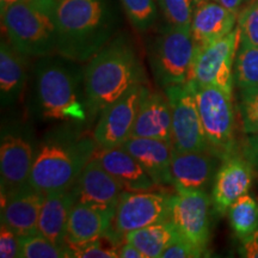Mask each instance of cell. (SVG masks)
Wrapping results in <instances>:
<instances>
[{
    "instance_id": "1",
    "label": "cell",
    "mask_w": 258,
    "mask_h": 258,
    "mask_svg": "<svg viewBox=\"0 0 258 258\" xmlns=\"http://www.w3.org/2000/svg\"><path fill=\"white\" fill-rule=\"evenodd\" d=\"M56 54L88 62L117 36L120 15L114 0H56Z\"/></svg>"
},
{
    "instance_id": "2",
    "label": "cell",
    "mask_w": 258,
    "mask_h": 258,
    "mask_svg": "<svg viewBox=\"0 0 258 258\" xmlns=\"http://www.w3.org/2000/svg\"><path fill=\"white\" fill-rule=\"evenodd\" d=\"M84 69L88 123L98 120L106 106L138 84H146V72L125 35H117Z\"/></svg>"
},
{
    "instance_id": "3",
    "label": "cell",
    "mask_w": 258,
    "mask_h": 258,
    "mask_svg": "<svg viewBox=\"0 0 258 258\" xmlns=\"http://www.w3.org/2000/svg\"><path fill=\"white\" fill-rule=\"evenodd\" d=\"M34 109L43 121L88 122L84 69L66 57H38L34 67Z\"/></svg>"
},
{
    "instance_id": "4",
    "label": "cell",
    "mask_w": 258,
    "mask_h": 258,
    "mask_svg": "<svg viewBox=\"0 0 258 258\" xmlns=\"http://www.w3.org/2000/svg\"><path fill=\"white\" fill-rule=\"evenodd\" d=\"M77 125L50 132L37 147L29 184L43 195L72 188L98 148Z\"/></svg>"
},
{
    "instance_id": "5",
    "label": "cell",
    "mask_w": 258,
    "mask_h": 258,
    "mask_svg": "<svg viewBox=\"0 0 258 258\" xmlns=\"http://www.w3.org/2000/svg\"><path fill=\"white\" fill-rule=\"evenodd\" d=\"M2 24L8 40L24 55L56 54V0H19L3 12Z\"/></svg>"
},
{
    "instance_id": "6",
    "label": "cell",
    "mask_w": 258,
    "mask_h": 258,
    "mask_svg": "<svg viewBox=\"0 0 258 258\" xmlns=\"http://www.w3.org/2000/svg\"><path fill=\"white\" fill-rule=\"evenodd\" d=\"M198 44L191 29L167 24L151 49V69L161 88L184 84L189 80Z\"/></svg>"
},
{
    "instance_id": "7",
    "label": "cell",
    "mask_w": 258,
    "mask_h": 258,
    "mask_svg": "<svg viewBox=\"0 0 258 258\" xmlns=\"http://www.w3.org/2000/svg\"><path fill=\"white\" fill-rule=\"evenodd\" d=\"M194 89L209 150L222 159L232 156L235 146L233 95L217 86L194 84Z\"/></svg>"
},
{
    "instance_id": "8",
    "label": "cell",
    "mask_w": 258,
    "mask_h": 258,
    "mask_svg": "<svg viewBox=\"0 0 258 258\" xmlns=\"http://www.w3.org/2000/svg\"><path fill=\"white\" fill-rule=\"evenodd\" d=\"M240 42L239 28L206 47L196 50L189 80L198 86H217L232 95L233 66Z\"/></svg>"
},
{
    "instance_id": "9",
    "label": "cell",
    "mask_w": 258,
    "mask_h": 258,
    "mask_svg": "<svg viewBox=\"0 0 258 258\" xmlns=\"http://www.w3.org/2000/svg\"><path fill=\"white\" fill-rule=\"evenodd\" d=\"M172 108V146L176 152L211 151L200 116L192 82L164 88ZM212 152V151H211Z\"/></svg>"
},
{
    "instance_id": "10",
    "label": "cell",
    "mask_w": 258,
    "mask_h": 258,
    "mask_svg": "<svg viewBox=\"0 0 258 258\" xmlns=\"http://www.w3.org/2000/svg\"><path fill=\"white\" fill-rule=\"evenodd\" d=\"M172 195L164 192L131 191L121 194L109 231L124 240L129 232L169 220Z\"/></svg>"
},
{
    "instance_id": "11",
    "label": "cell",
    "mask_w": 258,
    "mask_h": 258,
    "mask_svg": "<svg viewBox=\"0 0 258 258\" xmlns=\"http://www.w3.org/2000/svg\"><path fill=\"white\" fill-rule=\"evenodd\" d=\"M171 199L170 220L177 234L207 254L211 238L212 200L206 190H176Z\"/></svg>"
},
{
    "instance_id": "12",
    "label": "cell",
    "mask_w": 258,
    "mask_h": 258,
    "mask_svg": "<svg viewBox=\"0 0 258 258\" xmlns=\"http://www.w3.org/2000/svg\"><path fill=\"white\" fill-rule=\"evenodd\" d=\"M150 91L146 84H138L106 106L92 133L98 148L122 146L132 137L139 110Z\"/></svg>"
},
{
    "instance_id": "13",
    "label": "cell",
    "mask_w": 258,
    "mask_h": 258,
    "mask_svg": "<svg viewBox=\"0 0 258 258\" xmlns=\"http://www.w3.org/2000/svg\"><path fill=\"white\" fill-rule=\"evenodd\" d=\"M37 148L24 135L6 133L0 145L2 195L29 184Z\"/></svg>"
},
{
    "instance_id": "14",
    "label": "cell",
    "mask_w": 258,
    "mask_h": 258,
    "mask_svg": "<svg viewBox=\"0 0 258 258\" xmlns=\"http://www.w3.org/2000/svg\"><path fill=\"white\" fill-rule=\"evenodd\" d=\"M253 165L245 157L237 154L225 158L219 167L212 189L214 211L225 214L235 200L245 195L252 185Z\"/></svg>"
},
{
    "instance_id": "15",
    "label": "cell",
    "mask_w": 258,
    "mask_h": 258,
    "mask_svg": "<svg viewBox=\"0 0 258 258\" xmlns=\"http://www.w3.org/2000/svg\"><path fill=\"white\" fill-rule=\"evenodd\" d=\"M73 189L78 202L114 212L121 194L124 191L121 183L93 157L84 166L82 173L73 184Z\"/></svg>"
},
{
    "instance_id": "16",
    "label": "cell",
    "mask_w": 258,
    "mask_h": 258,
    "mask_svg": "<svg viewBox=\"0 0 258 258\" xmlns=\"http://www.w3.org/2000/svg\"><path fill=\"white\" fill-rule=\"evenodd\" d=\"M44 195L30 184L2 195V224L19 237L38 233V219Z\"/></svg>"
},
{
    "instance_id": "17",
    "label": "cell",
    "mask_w": 258,
    "mask_h": 258,
    "mask_svg": "<svg viewBox=\"0 0 258 258\" xmlns=\"http://www.w3.org/2000/svg\"><path fill=\"white\" fill-rule=\"evenodd\" d=\"M218 156L211 151L172 152L171 179L176 190H206L217 175Z\"/></svg>"
},
{
    "instance_id": "18",
    "label": "cell",
    "mask_w": 258,
    "mask_h": 258,
    "mask_svg": "<svg viewBox=\"0 0 258 258\" xmlns=\"http://www.w3.org/2000/svg\"><path fill=\"white\" fill-rule=\"evenodd\" d=\"M93 158L121 183L124 190L146 191L157 186L141 164L122 146L97 148Z\"/></svg>"
},
{
    "instance_id": "19",
    "label": "cell",
    "mask_w": 258,
    "mask_h": 258,
    "mask_svg": "<svg viewBox=\"0 0 258 258\" xmlns=\"http://www.w3.org/2000/svg\"><path fill=\"white\" fill-rule=\"evenodd\" d=\"M132 137L172 144V108L165 92H148L139 110Z\"/></svg>"
},
{
    "instance_id": "20",
    "label": "cell",
    "mask_w": 258,
    "mask_h": 258,
    "mask_svg": "<svg viewBox=\"0 0 258 258\" xmlns=\"http://www.w3.org/2000/svg\"><path fill=\"white\" fill-rule=\"evenodd\" d=\"M122 147L125 148L141 164L157 186L172 184V144L156 139L131 137L122 145Z\"/></svg>"
},
{
    "instance_id": "21",
    "label": "cell",
    "mask_w": 258,
    "mask_h": 258,
    "mask_svg": "<svg viewBox=\"0 0 258 258\" xmlns=\"http://www.w3.org/2000/svg\"><path fill=\"white\" fill-rule=\"evenodd\" d=\"M237 15L218 2L205 0L196 5L191 21V34L199 47H206L234 30Z\"/></svg>"
},
{
    "instance_id": "22",
    "label": "cell",
    "mask_w": 258,
    "mask_h": 258,
    "mask_svg": "<svg viewBox=\"0 0 258 258\" xmlns=\"http://www.w3.org/2000/svg\"><path fill=\"white\" fill-rule=\"evenodd\" d=\"M77 201L73 186L44 195L38 219V233L53 243L64 246L70 213Z\"/></svg>"
},
{
    "instance_id": "23",
    "label": "cell",
    "mask_w": 258,
    "mask_h": 258,
    "mask_svg": "<svg viewBox=\"0 0 258 258\" xmlns=\"http://www.w3.org/2000/svg\"><path fill=\"white\" fill-rule=\"evenodd\" d=\"M29 56L22 54L11 42L2 41L0 46V99L2 106H11L19 101L28 79Z\"/></svg>"
},
{
    "instance_id": "24",
    "label": "cell",
    "mask_w": 258,
    "mask_h": 258,
    "mask_svg": "<svg viewBox=\"0 0 258 258\" xmlns=\"http://www.w3.org/2000/svg\"><path fill=\"white\" fill-rule=\"evenodd\" d=\"M115 212L76 202L70 213L66 245L97 239L110 227Z\"/></svg>"
},
{
    "instance_id": "25",
    "label": "cell",
    "mask_w": 258,
    "mask_h": 258,
    "mask_svg": "<svg viewBox=\"0 0 258 258\" xmlns=\"http://www.w3.org/2000/svg\"><path fill=\"white\" fill-rule=\"evenodd\" d=\"M177 235L175 226L169 219L129 232L124 235V241L135 245L145 258H158Z\"/></svg>"
},
{
    "instance_id": "26",
    "label": "cell",
    "mask_w": 258,
    "mask_h": 258,
    "mask_svg": "<svg viewBox=\"0 0 258 258\" xmlns=\"http://www.w3.org/2000/svg\"><path fill=\"white\" fill-rule=\"evenodd\" d=\"M228 218L234 234L239 239L250 235L258 228V203L245 194L228 208Z\"/></svg>"
},
{
    "instance_id": "27",
    "label": "cell",
    "mask_w": 258,
    "mask_h": 258,
    "mask_svg": "<svg viewBox=\"0 0 258 258\" xmlns=\"http://www.w3.org/2000/svg\"><path fill=\"white\" fill-rule=\"evenodd\" d=\"M123 239L116 237L110 231L97 239L86 241L82 244H70L72 257L78 258H117L120 257V247L123 244Z\"/></svg>"
},
{
    "instance_id": "28",
    "label": "cell",
    "mask_w": 258,
    "mask_h": 258,
    "mask_svg": "<svg viewBox=\"0 0 258 258\" xmlns=\"http://www.w3.org/2000/svg\"><path fill=\"white\" fill-rule=\"evenodd\" d=\"M234 82L240 89L258 85V47L241 40L235 56Z\"/></svg>"
},
{
    "instance_id": "29",
    "label": "cell",
    "mask_w": 258,
    "mask_h": 258,
    "mask_svg": "<svg viewBox=\"0 0 258 258\" xmlns=\"http://www.w3.org/2000/svg\"><path fill=\"white\" fill-rule=\"evenodd\" d=\"M19 257L22 258H66L72 257L67 245H57L40 233L19 237Z\"/></svg>"
},
{
    "instance_id": "30",
    "label": "cell",
    "mask_w": 258,
    "mask_h": 258,
    "mask_svg": "<svg viewBox=\"0 0 258 258\" xmlns=\"http://www.w3.org/2000/svg\"><path fill=\"white\" fill-rule=\"evenodd\" d=\"M122 8L138 31H146L157 21L156 0H121Z\"/></svg>"
},
{
    "instance_id": "31",
    "label": "cell",
    "mask_w": 258,
    "mask_h": 258,
    "mask_svg": "<svg viewBox=\"0 0 258 258\" xmlns=\"http://www.w3.org/2000/svg\"><path fill=\"white\" fill-rule=\"evenodd\" d=\"M239 114L244 133H258V85L240 89Z\"/></svg>"
},
{
    "instance_id": "32",
    "label": "cell",
    "mask_w": 258,
    "mask_h": 258,
    "mask_svg": "<svg viewBox=\"0 0 258 258\" xmlns=\"http://www.w3.org/2000/svg\"><path fill=\"white\" fill-rule=\"evenodd\" d=\"M167 24L175 27H191L192 0H158Z\"/></svg>"
},
{
    "instance_id": "33",
    "label": "cell",
    "mask_w": 258,
    "mask_h": 258,
    "mask_svg": "<svg viewBox=\"0 0 258 258\" xmlns=\"http://www.w3.org/2000/svg\"><path fill=\"white\" fill-rule=\"evenodd\" d=\"M240 40L258 47V0H251L238 16Z\"/></svg>"
},
{
    "instance_id": "34",
    "label": "cell",
    "mask_w": 258,
    "mask_h": 258,
    "mask_svg": "<svg viewBox=\"0 0 258 258\" xmlns=\"http://www.w3.org/2000/svg\"><path fill=\"white\" fill-rule=\"evenodd\" d=\"M203 256L205 253L201 250L180 238L179 235H177L175 239L171 241L161 254L163 258H195Z\"/></svg>"
},
{
    "instance_id": "35",
    "label": "cell",
    "mask_w": 258,
    "mask_h": 258,
    "mask_svg": "<svg viewBox=\"0 0 258 258\" xmlns=\"http://www.w3.org/2000/svg\"><path fill=\"white\" fill-rule=\"evenodd\" d=\"M19 250H21L19 235L16 234L9 226L2 224L0 226V257H19Z\"/></svg>"
},
{
    "instance_id": "36",
    "label": "cell",
    "mask_w": 258,
    "mask_h": 258,
    "mask_svg": "<svg viewBox=\"0 0 258 258\" xmlns=\"http://www.w3.org/2000/svg\"><path fill=\"white\" fill-rule=\"evenodd\" d=\"M240 241L239 253L241 257L258 258V228Z\"/></svg>"
},
{
    "instance_id": "37",
    "label": "cell",
    "mask_w": 258,
    "mask_h": 258,
    "mask_svg": "<svg viewBox=\"0 0 258 258\" xmlns=\"http://www.w3.org/2000/svg\"><path fill=\"white\" fill-rule=\"evenodd\" d=\"M244 157L252 164L258 166V133L249 134L244 148Z\"/></svg>"
},
{
    "instance_id": "38",
    "label": "cell",
    "mask_w": 258,
    "mask_h": 258,
    "mask_svg": "<svg viewBox=\"0 0 258 258\" xmlns=\"http://www.w3.org/2000/svg\"><path fill=\"white\" fill-rule=\"evenodd\" d=\"M120 257L121 258H145L144 253L138 249L137 246L127 241H123V244L120 247Z\"/></svg>"
},
{
    "instance_id": "39",
    "label": "cell",
    "mask_w": 258,
    "mask_h": 258,
    "mask_svg": "<svg viewBox=\"0 0 258 258\" xmlns=\"http://www.w3.org/2000/svg\"><path fill=\"white\" fill-rule=\"evenodd\" d=\"M215 2L220 3L221 5H224L226 9H228L230 11L233 12V14L238 15L241 11V8L245 5L246 6L251 0H215Z\"/></svg>"
},
{
    "instance_id": "40",
    "label": "cell",
    "mask_w": 258,
    "mask_h": 258,
    "mask_svg": "<svg viewBox=\"0 0 258 258\" xmlns=\"http://www.w3.org/2000/svg\"><path fill=\"white\" fill-rule=\"evenodd\" d=\"M17 2H19V0H0V11H2V14L9 8V6H11Z\"/></svg>"
},
{
    "instance_id": "41",
    "label": "cell",
    "mask_w": 258,
    "mask_h": 258,
    "mask_svg": "<svg viewBox=\"0 0 258 258\" xmlns=\"http://www.w3.org/2000/svg\"><path fill=\"white\" fill-rule=\"evenodd\" d=\"M192 2L195 5H199V4H201L202 2H205V0H192Z\"/></svg>"
}]
</instances>
